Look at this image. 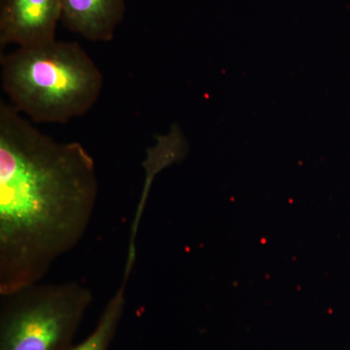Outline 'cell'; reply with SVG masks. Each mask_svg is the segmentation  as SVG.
<instances>
[{"label":"cell","instance_id":"obj_1","mask_svg":"<svg viewBox=\"0 0 350 350\" xmlns=\"http://www.w3.org/2000/svg\"><path fill=\"white\" fill-rule=\"evenodd\" d=\"M98 197L94 159L0 103V295L41 282L86 234Z\"/></svg>","mask_w":350,"mask_h":350},{"label":"cell","instance_id":"obj_2","mask_svg":"<svg viewBox=\"0 0 350 350\" xmlns=\"http://www.w3.org/2000/svg\"><path fill=\"white\" fill-rule=\"evenodd\" d=\"M2 89L33 123L66 124L84 116L103 88L100 69L77 42L52 41L2 55Z\"/></svg>","mask_w":350,"mask_h":350},{"label":"cell","instance_id":"obj_3","mask_svg":"<svg viewBox=\"0 0 350 350\" xmlns=\"http://www.w3.org/2000/svg\"><path fill=\"white\" fill-rule=\"evenodd\" d=\"M0 296V350H68L93 301L77 282H40Z\"/></svg>","mask_w":350,"mask_h":350},{"label":"cell","instance_id":"obj_4","mask_svg":"<svg viewBox=\"0 0 350 350\" xmlns=\"http://www.w3.org/2000/svg\"><path fill=\"white\" fill-rule=\"evenodd\" d=\"M61 17V0H0V47L52 42Z\"/></svg>","mask_w":350,"mask_h":350},{"label":"cell","instance_id":"obj_5","mask_svg":"<svg viewBox=\"0 0 350 350\" xmlns=\"http://www.w3.org/2000/svg\"><path fill=\"white\" fill-rule=\"evenodd\" d=\"M64 27L92 42H108L126 13V0H61Z\"/></svg>","mask_w":350,"mask_h":350},{"label":"cell","instance_id":"obj_6","mask_svg":"<svg viewBox=\"0 0 350 350\" xmlns=\"http://www.w3.org/2000/svg\"><path fill=\"white\" fill-rule=\"evenodd\" d=\"M135 261L126 260L122 282L110 300L93 331L79 344L68 350H108L118 331L126 306V290Z\"/></svg>","mask_w":350,"mask_h":350}]
</instances>
